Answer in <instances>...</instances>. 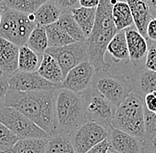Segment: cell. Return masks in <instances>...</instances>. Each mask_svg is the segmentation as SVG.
<instances>
[{
  "label": "cell",
  "mask_w": 156,
  "mask_h": 153,
  "mask_svg": "<svg viewBox=\"0 0 156 153\" xmlns=\"http://www.w3.org/2000/svg\"><path fill=\"white\" fill-rule=\"evenodd\" d=\"M95 74L96 70L90 62H83L68 72L60 88L81 94L92 88Z\"/></svg>",
  "instance_id": "7c38bea8"
},
{
  "label": "cell",
  "mask_w": 156,
  "mask_h": 153,
  "mask_svg": "<svg viewBox=\"0 0 156 153\" xmlns=\"http://www.w3.org/2000/svg\"><path fill=\"white\" fill-rule=\"evenodd\" d=\"M45 0H5V7L25 14H34Z\"/></svg>",
  "instance_id": "f1b7e54d"
},
{
  "label": "cell",
  "mask_w": 156,
  "mask_h": 153,
  "mask_svg": "<svg viewBox=\"0 0 156 153\" xmlns=\"http://www.w3.org/2000/svg\"><path fill=\"white\" fill-rule=\"evenodd\" d=\"M109 151H110V144H109L108 140L106 139L103 142L92 147L86 153H107Z\"/></svg>",
  "instance_id": "836d02e7"
},
{
  "label": "cell",
  "mask_w": 156,
  "mask_h": 153,
  "mask_svg": "<svg viewBox=\"0 0 156 153\" xmlns=\"http://www.w3.org/2000/svg\"><path fill=\"white\" fill-rule=\"evenodd\" d=\"M45 52L58 62L64 78L71 69L89 61L86 41L76 42L62 47L47 48Z\"/></svg>",
  "instance_id": "9c48e42d"
},
{
  "label": "cell",
  "mask_w": 156,
  "mask_h": 153,
  "mask_svg": "<svg viewBox=\"0 0 156 153\" xmlns=\"http://www.w3.org/2000/svg\"><path fill=\"white\" fill-rule=\"evenodd\" d=\"M107 153H117V152H115V151H109Z\"/></svg>",
  "instance_id": "7bdbcfd3"
},
{
  "label": "cell",
  "mask_w": 156,
  "mask_h": 153,
  "mask_svg": "<svg viewBox=\"0 0 156 153\" xmlns=\"http://www.w3.org/2000/svg\"><path fill=\"white\" fill-rule=\"evenodd\" d=\"M112 10L111 0H100L92 32L86 39L89 61L96 72H107L111 67L105 57L110 41L118 32L114 24Z\"/></svg>",
  "instance_id": "7a4b0ae2"
},
{
  "label": "cell",
  "mask_w": 156,
  "mask_h": 153,
  "mask_svg": "<svg viewBox=\"0 0 156 153\" xmlns=\"http://www.w3.org/2000/svg\"><path fill=\"white\" fill-rule=\"evenodd\" d=\"M45 153H76L70 136L63 133H55L48 139Z\"/></svg>",
  "instance_id": "4316f807"
},
{
  "label": "cell",
  "mask_w": 156,
  "mask_h": 153,
  "mask_svg": "<svg viewBox=\"0 0 156 153\" xmlns=\"http://www.w3.org/2000/svg\"><path fill=\"white\" fill-rule=\"evenodd\" d=\"M109 131L93 121H87L70 134L76 153H86L92 147L107 139Z\"/></svg>",
  "instance_id": "30bf717a"
},
{
  "label": "cell",
  "mask_w": 156,
  "mask_h": 153,
  "mask_svg": "<svg viewBox=\"0 0 156 153\" xmlns=\"http://www.w3.org/2000/svg\"><path fill=\"white\" fill-rule=\"evenodd\" d=\"M55 111L58 133L70 134L87 122L83 95L65 89L56 90Z\"/></svg>",
  "instance_id": "3957f363"
},
{
  "label": "cell",
  "mask_w": 156,
  "mask_h": 153,
  "mask_svg": "<svg viewBox=\"0 0 156 153\" xmlns=\"http://www.w3.org/2000/svg\"><path fill=\"white\" fill-rule=\"evenodd\" d=\"M92 88L98 90L115 108L133 92L130 77L127 75H114L108 71L96 72Z\"/></svg>",
  "instance_id": "8992f818"
},
{
  "label": "cell",
  "mask_w": 156,
  "mask_h": 153,
  "mask_svg": "<svg viewBox=\"0 0 156 153\" xmlns=\"http://www.w3.org/2000/svg\"><path fill=\"white\" fill-rule=\"evenodd\" d=\"M125 35L129 61L136 69L144 68L148 53L147 39L136 30L135 26L125 29Z\"/></svg>",
  "instance_id": "4fadbf2b"
},
{
  "label": "cell",
  "mask_w": 156,
  "mask_h": 153,
  "mask_svg": "<svg viewBox=\"0 0 156 153\" xmlns=\"http://www.w3.org/2000/svg\"><path fill=\"white\" fill-rule=\"evenodd\" d=\"M5 5H4V1H0V8H4Z\"/></svg>",
  "instance_id": "b9f144b4"
},
{
  "label": "cell",
  "mask_w": 156,
  "mask_h": 153,
  "mask_svg": "<svg viewBox=\"0 0 156 153\" xmlns=\"http://www.w3.org/2000/svg\"><path fill=\"white\" fill-rule=\"evenodd\" d=\"M154 113H155V114H156V111H155V112H154Z\"/></svg>",
  "instance_id": "ee69618b"
},
{
  "label": "cell",
  "mask_w": 156,
  "mask_h": 153,
  "mask_svg": "<svg viewBox=\"0 0 156 153\" xmlns=\"http://www.w3.org/2000/svg\"><path fill=\"white\" fill-rule=\"evenodd\" d=\"M4 8H5V7H4ZM4 8H0V24H1V20H2V15H3Z\"/></svg>",
  "instance_id": "60d3db41"
},
{
  "label": "cell",
  "mask_w": 156,
  "mask_h": 153,
  "mask_svg": "<svg viewBox=\"0 0 156 153\" xmlns=\"http://www.w3.org/2000/svg\"><path fill=\"white\" fill-rule=\"evenodd\" d=\"M100 0H79V5L84 8H97Z\"/></svg>",
  "instance_id": "f35d334b"
},
{
  "label": "cell",
  "mask_w": 156,
  "mask_h": 153,
  "mask_svg": "<svg viewBox=\"0 0 156 153\" xmlns=\"http://www.w3.org/2000/svg\"><path fill=\"white\" fill-rule=\"evenodd\" d=\"M112 16L117 31H122L134 26L130 8L127 1H117L113 5Z\"/></svg>",
  "instance_id": "ffe728a7"
},
{
  "label": "cell",
  "mask_w": 156,
  "mask_h": 153,
  "mask_svg": "<svg viewBox=\"0 0 156 153\" xmlns=\"http://www.w3.org/2000/svg\"><path fill=\"white\" fill-rule=\"evenodd\" d=\"M147 5H148V7L150 10V12H151V15H152V18L153 19H155L156 18V0H147L146 1Z\"/></svg>",
  "instance_id": "ab89813d"
},
{
  "label": "cell",
  "mask_w": 156,
  "mask_h": 153,
  "mask_svg": "<svg viewBox=\"0 0 156 153\" xmlns=\"http://www.w3.org/2000/svg\"><path fill=\"white\" fill-rule=\"evenodd\" d=\"M0 153H3V152H0Z\"/></svg>",
  "instance_id": "f6af8a7d"
},
{
  "label": "cell",
  "mask_w": 156,
  "mask_h": 153,
  "mask_svg": "<svg viewBox=\"0 0 156 153\" xmlns=\"http://www.w3.org/2000/svg\"><path fill=\"white\" fill-rule=\"evenodd\" d=\"M56 90L20 92L10 89L3 106L15 109L51 136L58 132L55 111Z\"/></svg>",
  "instance_id": "6da1fadb"
},
{
  "label": "cell",
  "mask_w": 156,
  "mask_h": 153,
  "mask_svg": "<svg viewBox=\"0 0 156 153\" xmlns=\"http://www.w3.org/2000/svg\"><path fill=\"white\" fill-rule=\"evenodd\" d=\"M148 42V53L146 56L145 67L156 72V42L147 40Z\"/></svg>",
  "instance_id": "1f68e13d"
},
{
  "label": "cell",
  "mask_w": 156,
  "mask_h": 153,
  "mask_svg": "<svg viewBox=\"0 0 156 153\" xmlns=\"http://www.w3.org/2000/svg\"><path fill=\"white\" fill-rule=\"evenodd\" d=\"M145 106L150 111L154 113L156 111V96L153 94H147L145 96Z\"/></svg>",
  "instance_id": "8d00e7d4"
},
{
  "label": "cell",
  "mask_w": 156,
  "mask_h": 153,
  "mask_svg": "<svg viewBox=\"0 0 156 153\" xmlns=\"http://www.w3.org/2000/svg\"><path fill=\"white\" fill-rule=\"evenodd\" d=\"M20 47L0 38V80H8L19 70Z\"/></svg>",
  "instance_id": "9a60e30c"
},
{
  "label": "cell",
  "mask_w": 156,
  "mask_h": 153,
  "mask_svg": "<svg viewBox=\"0 0 156 153\" xmlns=\"http://www.w3.org/2000/svg\"><path fill=\"white\" fill-rule=\"evenodd\" d=\"M97 8H84L79 6L71 11L72 16L82 29L86 39L90 36L95 24Z\"/></svg>",
  "instance_id": "44dd1931"
},
{
  "label": "cell",
  "mask_w": 156,
  "mask_h": 153,
  "mask_svg": "<svg viewBox=\"0 0 156 153\" xmlns=\"http://www.w3.org/2000/svg\"><path fill=\"white\" fill-rule=\"evenodd\" d=\"M37 73L44 79L56 85H60L64 80L61 68L58 62L46 52L43 56Z\"/></svg>",
  "instance_id": "ac0fdd59"
},
{
  "label": "cell",
  "mask_w": 156,
  "mask_h": 153,
  "mask_svg": "<svg viewBox=\"0 0 156 153\" xmlns=\"http://www.w3.org/2000/svg\"><path fill=\"white\" fill-rule=\"evenodd\" d=\"M42 58L27 45L20 47L19 71L25 73L37 72Z\"/></svg>",
  "instance_id": "cb8c5ba5"
},
{
  "label": "cell",
  "mask_w": 156,
  "mask_h": 153,
  "mask_svg": "<svg viewBox=\"0 0 156 153\" xmlns=\"http://www.w3.org/2000/svg\"><path fill=\"white\" fill-rule=\"evenodd\" d=\"M37 26L35 14L21 13L5 5L0 24V38L9 41L19 47L24 46Z\"/></svg>",
  "instance_id": "5b68a950"
},
{
  "label": "cell",
  "mask_w": 156,
  "mask_h": 153,
  "mask_svg": "<svg viewBox=\"0 0 156 153\" xmlns=\"http://www.w3.org/2000/svg\"><path fill=\"white\" fill-rule=\"evenodd\" d=\"M26 45L35 51L38 56L43 57L48 48V38L46 29L43 26H37L31 32Z\"/></svg>",
  "instance_id": "d4e9b609"
},
{
  "label": "cell",
  "mask_w": 156,
  "mask_h": 153,
  "mask_svg": "<svg viewBox=\"0 0 156 153\" xmlns=\"http://www.w3.org/2000/svg\"><path fill=\"white\" fill-rule=\"evenodd\" d=\"M146 39L153 42H156V18L152 19L147 26Z\"/></svg>",
  "instance_id": "e575fe53"
},
{
  "label": "cell",
  "mask_w": 156,
  "mask_h": 153,
  "mask_svg": "<svg viewBox=\"0 0 156 153\" xmlns=\"http://www.w3.org/2000/svg\"><path fill=\"white\" fill-rule=\"evenodd\" d=\"M0 123L5 125L20 140L31 138H49L50 134L13 108L0 107Z\"/></svg>",
  "instance_id": "ba28073f"
},
{
  "label": "cell",
  "mask_w": 156,
  "mask_h": 153,
  "mask_svg": "<svg viewBox=\"0 0 156 153\" xmlns=\"http://www.w3.org/2000/svg\"><path fill=\"white\" fill-rule=\"evenodd\" d=\"M56 24L60 29H63L75 42L86 41V37H84L76 21L73 18L71 12H62Z\"/></svg>",
  "instance_id": "484cf974"
},
{
  "label": "cell",
  "mask_w": 156,
  "mask_h": 153,
  "mask_svg": "<svg viewBox=\"0 0 156 153\" xmlns=\"http://www.w3.org/2000/svg\"><path fill=\"white\" fill-rule=\"evenodd\" d=\"M54 2L62 12H71L72 10L80 6L78 0H56Z\"/></svg>",
  "instance_id": "d6a6232c"
},
{
  "label": "cell",
  "mask_w": 156,
  "mask_h": 153,
  "mask_svg": "<svg viewBox=\"0 0 156 153\" xmlns=\"http://www.w3.org/2000/svg\"><path fill=\"white\" fill-rule=\"evenodd\" d=\"M144 114V125H145V138L144 141H149L156 135V114L150 112L146 106Z\"/></svg>",
  "instance_id": "4dcf8cb0"
},
{
  "label": "cell",
  "mask_w": 156,
  "mask_h": 153,
  "mask_svg": "<svg viewBox=\"0 0 156 153\" xmlns=\"http://www.w3.org/2000/svg\"><path fill=\"white\" fill-rule=\"evenodd\" d=\"M107 51L111 54L113 60L115 63L129 60L125 30L117 32L116 35L110 41Z\"/></svg>",
  "instance_id": "7402d4cb"
},
{
  "label": "cell",
  "mask_w": 156,
  "mask_h": 153,
  "mask_svg": "<svg viewBox=\"0 0 156 153\" xmlns=\"http://www.w3.org/2000/svg\"><path fill=\"white\" fill-rule=\"evenodd\" d=\"M143 153H156V135L149 141H144Z\"/></svg>",
  "instance_id": "74e56055"
},
{
  "label": "cell",
  "mask_w": 156,
  "mask_h": 153,
  "mask_svg": "<svg viewBox=\"0 0 156 153\" xmlns=\"http://www.w3.org/2000/svg\"><path fill=\"white\" fill-rule=\"evenodd\" d=\"M81 94L83 97L88 121H93L110 131L113 128L112 122L116 108L93 88Z\"/></svg>",
  "instance_id": "52a82bcc"
},
{
  "label": "cell",
  "mask_w": 156,
  "mask_h": 153,
  "mask_svg": "<svg viewBox=\"0 0 156 153\" xmlns=\"http://www.w3.org/2000/svg\"><path fill=\"white\" fill-rule=\"evenodd\" d=\"M49 138L19 140L7 153H45Z\"/></svg>",
  "instance_id": "603a6c76"
},
{
  "label": "cell",
  "mask_w": 156,
  "mask_h": 153,
  "mask_svg": "<svg viewBox=\"0 0 156 153\" xmlns=\"http://www.w3.org/2000/svg\"><path fill=\"white\" fill-rule=\"evenodd\" d=\"M48 38V48L62 47L76 43L68 34L61 29L56 23L45 27Z\"/></svg>",
  "instance_id": "83f0119b"
},
{
  "label": "cell",
  "mask_w": 156,
  "mask_h": 153,
  "mask_svg": "<svg viewBox=\"0 0 156 153\" xmlns=\"http://www.w3.org/2000/svg\"><path fill=\"white\" fill-rule=\"evenodd\" d=\"M61 13V10L57 6L54 1H45L34 14L37 25L47 27L56 23Z\"/></svg>",
  "instance_id": "d6986e66"
},
{
  "label": "cell",
  "mask_w": 156,
  "mask_h": 153,
  "mask_svg": "<svg viewBox=\"0 0 156 153\" xmlns=\"http://www.w3.org/2000/svg\"><path fill=\"white\" fill-rule=\"evenodd\" d=\"M19 140L5 125L0 123V152L7 153Z\"/></svg>",
  "instance_id": "f546056e"
},
{
  "label": "cell",
  "mask_w": 156,
  "mask_h": 153,
  "mask_svg": "<svg viewBox=\"0 0 156 153\" xmlns=\"http://www.w3.org/2000/svg\"><path fill=\"white\" fill-rule=\"evenodd\" d=\"M136 71L131 77L133 92L145 99L147 94L156 92V72L146 67L136 69Z\"/></svg>",
  "instance_id": "2e32d148"
},
{
  "label": "cell",
  "mask_w": 156,
  "mask_h": 153,
  "mask_svg": "<svg viewBox=\"0 0 156 153\" xmlns=\"http://www.w3.org/2000/svg\"><path fill=\"white\" fill-rule=\"evenodd\" d=\"M130 8L133 22L136 29L146 38V30L149 22L153 19L146 1H127Z\"/></svg>",
  "instance_id": "e0dca14e"
},
{
  "label": "cell",
  "mask_w": 156,
  "mask_h": 153,
  "mask_svg": "<svg viewBox=\"0 0 156 153\" xmlns=\"http://www.w3.org/2000/svg\"><path fill=\"white\" fill-rule=\"evenodd\" d=\"M107 140L110 151L117 153H143L144 140L127 134L116 128H111Z\"/></svg>",
  "instance_id": "5bb4252c"
},
{
  "label": "cell",
  "mask_w": 156,
  "mask_h": 153,
  "mask_svg": "<svg viewBox=\"0 0 156 153\" xmlns=\"http://www.w3.org/2000/svg\"><path fill=\"white\" fill-rule=\"evenodd\" d=\"M10 89L20 92H36L56 90L60 85H56L36 73H25L17 71L7 80Z\"/></svg>",
  "instance_id": "8fae6325"
},
{
  "label": "cell",
  "mask_w": 156,
  "mask_h": 153,
  "mask_svg": "<svg viewBox=\"0 0 156 153\" xmlns=\"http://www.w3.org/2000/svg\"><path fill=\"white\" fill-rule=\"evenodd\" d=\"M145 100L131 92L115 110L112 122L114 128L144 140Z\"/></svg>",
  "instance_id": "277c9868"
},
{
  "label": "cell",
  "mask_w": 156,
  "mask_h": 153,
  "mask_svg": "<svg viewBox=\"0 0 156 153\" xmlns=\"http://www.w3.org/2000/svg\"><path fill=\"white\" fill-rule=\"evenodd\" d=\"M10 90L9 84L6 80H0V107L3 106L5 96Z\"/></svg>",
  "instance_id": "d590c367"
}]
</instances>
